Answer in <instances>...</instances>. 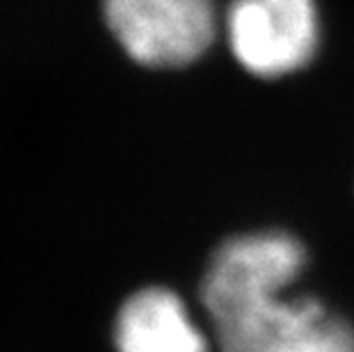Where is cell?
<instances>
[{"mask_svg": "<svg viewBox=\"0 0 354 352\" xmlns=\"http://www.w3.org/2000/svg\"><path fill=\"white\" fill-rule=\"evenodd\" d=\"M306 252L286 231H256L222 243L201 281V302L220 352H270L325 311L318 299H283Z\"/></svg>", "mask_w": 354, "mask_h": 352, "instance_id": "cell-1", "label": "cell"}, {"mask_svg": "<svg viewBox=\"0 0 354 352\" xmlns=\"http://www.w3.org/2000/svg\"><path fill=\"white\" fill-rule=\"evenodd\" d=\"M103 17L128 57L151 69L197 62L220 33L215 0H103Z\"/></svg>", "mask_w": 354, "mask_h": 352, "instance_id": "cell-2", "label": "cell"}, {"mask_svg": "<svg viewBox=\"0 0 354 352\" xmlns=\"http://www.w3.org/2000/svg\"><path fill=\"white\" fill-rule=\"evenodd\" d=\"M224 33L247 73L281 78L315 57L320 17L315 0H231Z\"/></svg>", "mask_w": 354, "mask_h": 352, "instance_id": "cell-3", "label": "cell"}, {"mask_svg": "<svg viewBox=\"0 0 354 352\" xmlns=\"http://www.w3.org/2000/svg\"><path fill=\"white\" fill-rule=\"evenodd\" d=\"M115 343L119 352H208L183 299L167 288H145L126 299Z\"/></svg>", "mask_w": 354, "mask_h": 352, "instance_id": "cell-4", "label": "cell"}, {"mask_svg": "<svg viewBox=\"0 0 354 352\" xmlns=\"http://www.w3.org/2000/svg\"><path fill=\"white\" fill-rule=\"evenodd\" d=\"M270 352H354V327L322 313L281 339Z\"/></svg>", "mask_w": 354, "mask_h": 352, "instance_id": "cell-5", "label": "cell"}]
</instances>
